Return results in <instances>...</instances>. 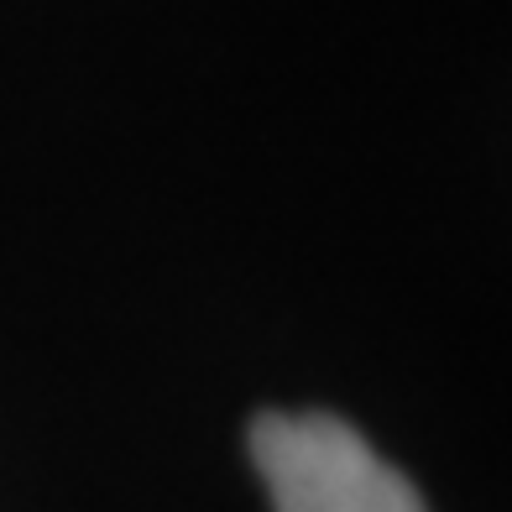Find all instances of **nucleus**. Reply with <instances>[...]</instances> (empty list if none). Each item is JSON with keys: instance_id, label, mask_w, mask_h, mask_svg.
Returning a JSON list of instances; mask_svg holds the SVG:
<instances>
[{"instance_id": "f257e3e1", "label": "nucleus", "mask_w": 512, "mask_h": 512, "mask_svg": "<svg viewBox=\"0 0 512 512\" xmlns=\"http://www.w3.org/2000/svg\"><path fill=\"white\" fill-rule=\"evenodd\" d=\"M251 460L277 512H424L413 481L335 413H262Z\"/></svg>"}]
</instances>
